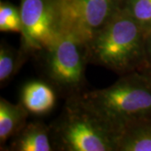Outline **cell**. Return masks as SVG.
<instances>
[{
	"label": "cell",
	"mask_w": 151,
	"mask_h": 151,
	"mask_svg": "<svg viewBox=\"0 0 151 151\" xmlns=\"http://www.w3.org/2000/svg\"><path fill=\"white\" fill-rule=\"evenodd\" d=\"M50 126L55 150L117 151L119 133L80 95L66 98L62 112Z\"/></svg>",
	"instance_id": "obj_3"
},
{
	"label": "cell",
	"mask_w": 151,
	"mask_h": 151,
	"mask_svg": "<svg viewBox=\"0 0 151 151\" xmlns=\"http://www.w3.org/2000/svg\"><path fill=\"white\" fill-rule=\"evenodd\" d=\"M55 89L48 81L35 80L24 84L20 92V102L29 114L45 116L56 103Z\"/></svg>",
	"instance_id": "obj_8"
},
{
	"label": "cell",
	"mask_w": 151,
	"mask_h": 151,
	"mask_svg": "<svg viewBox=\"0 0 151 151\" xmlns=\"http://www.w3.org/2000/svg\"><path fill=\"white\" fill-rule=\"evenodd\" d=\"M117 151H151V118L127 124L119 135Z\"/></svg>",
	"instance_id": "obj_9"
},
{
	"label": "cell",
	"mask_w": 151,
	"mask_h": 151,
	"mask_svg": "<svg viewBox=\"0 0 151 151\" xmlns=\"http://www.w3.org/2000/svg\"><path fill=\"white\" fill-rule=\"evenodd\" d=\"M123 8L145 35L151 32V0H124Z\"/></svg>",
	"instance_id": "obj_12"
},
{
	"label": "cell",
	"mask_w": 151,
	"mask_h": 151,
	"mask_svg": "<svg viewBox=\"0 0 151 151\" xmlns=\"http://www.w3.org/2000/svg\"><path fill=\"white\" fill-rule=\"evenodd\" d=\"M29 54L23 48H13L6 43L0 45V86H5L18 73Z\"/></svg>",
	"instance_id": "obj_11"
},
{
	"label": "cell",
	"mask_w": 151,
	"mask_h": 151,
	"mask_svg": "<svg viewBox=\"0 0 151 151\" xmlns=\"http://www.w3.org/2000/svg\"><path fill=\"white\" fill-rule=\"evenodd\" d=\"M140 71L145 76L146 78L149 80V81L151 83V66L150 65H146L145 68H143Z\"/></svg>",
	"instance_id": "obj_15"
},
{
	"label": "cell",
	"mask_w": 151,
	"mask_h": 151,
	"mask_svg": "<svg viewBox=\"0 0 151 151\" xmlns=\"http://www.w3.org/2000/svg\"><path fill=\"white\" fill-rule=\"evenodd\" d=\"M21 48L39 54L58 40L74 18L69 0H20Z\"/></svg>",
	"instance_id": "obj_5"
},
{
	"label": "cell",
	"mask_w": 151,
	"mask_h": 151,
	"mask_svg": "<svg viewBox=\"0 0 151 151\" xmlns=\"http://www.w3.org/2000/svg\"><path fill=\"white\" fill-rule=\"evenodd\" d=\"M0 31L21 34L22 19L19 7L9 2L0 3Z\"/></svg>",
	"instance_id": "obj_13"
},
{
	"label": "cell",
	"mask_w": 151,
	"mask_h": 151,
	"mask_svg": "<svg viewBox=\"0 0 151 151\" xmlns=\"http://www.w3.org/2000/svg\"><path fill=\"white\" fill-rule=\"evenodd\" d=\"M30 115L21 103H12L0 98V145L4 148L7 141L13 139L27 124Z\"/></svg>",
	"instance_id": "obj_10"
},
{
	"label": "cell",
	"mask_w": 151,
	"mask_h": 151,
	"mask_svg": "<svg viewBox=\"0 0 151 151\" xmlns=\"http://www.w3.org/2000/svg\"><path fill=\"white\" fill-rule=\"evenodd\" d=\"M145 33L122 8L87 40L89 64L103 66L119 76L145 68Z\"/></svg>",
	"instance_id": "obj_1"
},
{
	"label": "cell",
	"mask_w": 151,
	"mask_h": 151,
	"mask_svg": "<svg viewBox=\"0 0 151 151\" xmlns=\"http://www.w3.org/2000/svg\"><path fill=\"white\" fill-rule=\"evenodd\" d=\"M5 150H55L50 126L37 121L27 123L18 134L11 139V143Z\"/></svg>",
	"instance_id": "obj_7"
},
{
	"label": "cell",
	"mask_w": 151,
	"mask_h": 151,
	"mask_svg": "<svg viewBox=\"0 0 151 151\" xmlns=\"http://www.w3.org/2000/svg\"><path fill=\"white\" fill-rule=\"evenodd\" d=\"M145 56L147 65L151 66V32L146 35L145 37Z\"/></svg>",
	"instance_id": "obj_14"
},
{
	"label": "cell",
	"mask_w": 151,
	"mask_h": 151,
	"mask_svg": "<svg viewBox=\"0 0 151 151\" xmlns=\"http://www.w3.org/2000/svg\"><path fill=\"white\" fill-rule=\"evenodd\" d=\"M124 0H69L72 16L87 40L123 8Z\"/></svg>",
	"instance_id": "obj_6"
},
{
	"label": "cell",
	"mask_w": 151,
	"mask_h": 151,
	"mask_svg": "<svg viewBox=\"0 0 151 151\" xmlns=\"http://www.w3.org/2000/svg\"><path fill=\"white\" fill-rule=\"evenodd\" d=\"M87 38L72 19L50 48L40 52L46 81L65 98L81 95L89 64Z\"/></svg>",
	"instance_id": "obj_4"
},
{
	"label": "cell",
	"mask_w": 151,
	"mask_h": 151,
	"mask_svg": "<svg viewBox=\"0 0 151 151\" xmlns=\"http://www.w3.org/2000/svg\"><path fill=\"white\" fill-rule=\"evenodd\" d=\"M80 97L119 134L127 124L151 118V83L140 70L120 76L113 85Z\"/></svg>",
	"instance_id": "obj_2"
}]
</instances>
